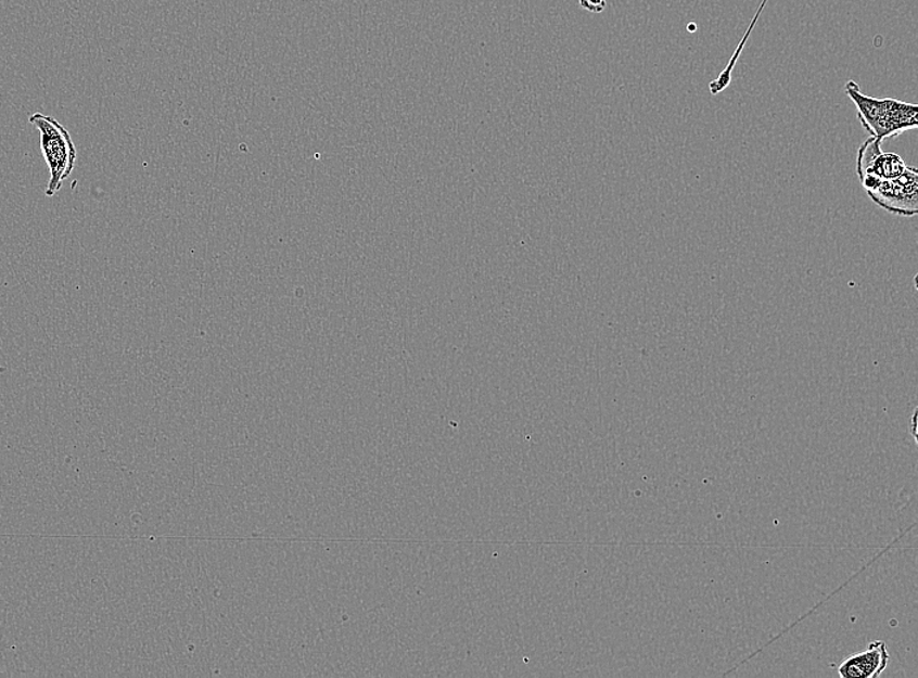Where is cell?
Returning a JSON list of instances; mask_svg holds the SVG:
<instances>
[{"mask_svg":"<svg viewBox=\"0 0 918 678\" xmlns=\"http://www.w3.org/2000/svg\"><path fill=\"white\" fill-rule=\"evenodd\" d=\"M916 422H917V410H915L914 415H911V434H914L915 442L917 443V434H916L917 425H916Z\"/></svg>","mask_w":918,"mask_h":678,"instance_id":"cell-7","label":"cell"},{"mask_svg":"<svg viewBox=\"0 0 918 678\" xmlns=\"http://www.w3.org/2000/svg\"><path fill=\"white\" fill-rule=\"evenodd\" d=\"M858 178L894 179L907 170L903 158L895 153H884L882 143L875 138L865 140L857 154Z\"/></svg>","mask_w":918,"mask_h":678,"instance_id":"cell-4","label":"cell"},{"mask_svg":"<svg viewBox=\"0 0 918 678\" xmlns=\"http://www.w3.org/2000/svg\"><path fill=\"white\" fill-rule=\"evenodd\" d=\"M869 197L892 215L915 217L918 213V170L908 166L894 179L879 180L872 177L859 179Z\"/></svg>","mask_w":918,"mask_h":678,"instance_id":"cell-3","label":"cell"},{"mask_svg":"<svg viewBox=\"0 0 918 678\" xmlns=\"http://www.w3.org/2000/svg\"><path fill=\"white\" fill-rule=\"evenodd\" d=\"M29 121L40 131L41 150L50 172L47 196L53 197L75 169L76 146L67 128L53 116L35 113L30 115Z\"/></svg>","mask_w":918,"mask_h":678,"instance_id":"cell-2","label":"cell"},{"mask_svg":"<svg viewBox=\"0 0 918 678\" xmlns=\"http://www.w3.org/2000/svg\"><path fill=\"white\" fill-rule=\"evenodd\" d=\"M890 662L888 644L876 641L868 650L846 657L839 665V675L843 678H875L883 674Z\"/></svg>","mask_w":918,"mask_h":678,"instance_id":"cell-5","label":"cell"},{"mask_svg":"<svg viewBox=\"0 0 918 678\" xmlns=\"http://www.w3.org/2000/svg\"><path fill=\"white\" fill-rule=\"evenodd\" d=\"M845 93L855 103L863 127L881 143L918 127V106L915 103L872 99L852 80L845 84Z\"/></svg>","mask_w":918,"mask_h":678,"instance_id":"cell-1","label":"cell"},{"mask_svg":"<svg viewBox=\"0 0 918 678\" xmlns=\"http://www.w3.org/2000/svg\"><path fill=\"white\" fill-rule=\"evenodd\" d=\"M767 2L768 0H762L758 11H756L752 23H750L747 34L743 35V37L741 38L739 47H737L735 54L732 55V57H730L727 67L723 69V73L719 75V77H717L716 80L710 82L709 88L711 94H719L723 92V90H726L729 87L730 81H732V73L736 67L737 61H739L742 50L743 48H745V44L748 42V38L750 37V35H752L756 23H758V18L761 17L763 10H765Z\"/></svg>","mask_w":918,"mask_h":678,"instance_id":"cell-6","label":"cell"}]
</instances>
